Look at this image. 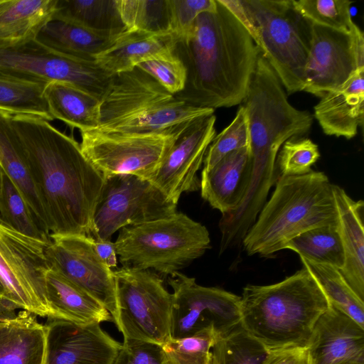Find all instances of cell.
<instances>
[{
  "mask_svg": "<svg viewBox=\"0 0 364 364\" xmlns=\"http://www.w3.org/2000/svg\"><path fill=\"white\" fill-rule=\"evenodd\" d=\"M11 123L48 216L50 234L91 236L92 217L105 185L102 174L73 137L49 122L11 114Z\"/></svg>",
  "mask_w": 364,
  "mask_h": 364,
  "instance_id": "obj_1",
  "label": "cell"
},
{
  "mask_svg": "<svg viewBox=\"0 0 364 364\" xmlns=\"http://www.w3.org/2000/svg\"><path fill=\"white\" fill-rule=\"evenodd\" d=\"M174 54L186 69L183 90L175 97L215 109L242 103L259 50L241 21L219 0L176 37Z\"/></svg>",
  "mask_w": 364,
  "mask_h": 364,
  "instance_id": "obj_2",
  "label": "cell"
},
{
  "mask_svg": "<svg viewBox=\"0 0 364 364\" xmlns=\"http://www.w3.org/2000/svg\"><path fill=\"white\" fill-rule=\"evenodd\" d=\"M250 134L251 180L245 198L235 212L222 215L220 225L231 239L242 240L255 223L268 193L279 178L276 161L282 145L306 134L313 115L288 101L287 92L260 52L246 95Z\"/></svg>",
  "mask_w": 364,
  "mask_h": 364,
  "instance_id": "obj_3",
  "label": "cell"
},
{
  "mask_svg": "<svg viewBox=\"0 0 364 364\" xmlns=\"http://www.w3.org/2000/svg\"><path fill=\"white\" fill-rule=\"evenodd\" d=\"M330 306L303 267L277 283L245 287L240 296V324L268 351L304 346L317 320Z\"/></svg>",
  "mask_w": 364,
  "mask_h": 364,
  "instance_id": "obj_4",
  "label": "cell"
},
{
  "mask_svg": "<svg viewBox=\"0 0 364 364\" xmlns=\"http://www.w3.org/2000/svg\"><path fill=\"white\" fill-rule=\"evenodd\" d=\"M333 184L320 171L279 176L242 240L248 255L269 256L309 230L337 224Z\"/></svg>",
  "mask_w": 364,
  "mask_h": 364,
  "instance_id": "obj_5",
  "label": "cell"
},
{
  "mask_svg": "<svg viewBox=\"0 0 364 364\" xmlns=\"http://www.w3.org/2000/svg\"><path fill=\"white\" fill-rule=\"evenodd\" d=\"M214 110L178 100L148 73L135 67L112 75L100 100L97 129L124 133L162 132L214 114Z\"/></svg>",
  "mask_w": 364,
  "mask_h": 364,
  "instance_id": "obj_6",
  "label": "cell"
},
{
  "mask_svg": "<svg viewBox=\"0 0 364 364\" xmlns=\"http://www.w3.org/2000/svg\"><path fill=\"white\" fill-rule=\"evenodd\" d=\"M247 29L287 94L303 91L312 23L291 0H240Z\"/></svg>",
  "mask_w": 364,
  "mask_h": 364,
  "instance_id": "obj_7",
  "label": "cell"
},
{
  "mask_svg": "<svg viewBox=\"0 0 364 364\" xmlns=\"http://www.w3.org/2000/svg\"><path fill=\"white\" fill-rule=\"evenodd\" d=\"M114 246L123 267L171 275L210 248L207 228L182 213L119 230Z\"/></svg>",
  "mask_w": 364,
  "mask_h": 364,
  "instance_id": "obj_8",
  "label": "cell"
},
{
  "mask_svg": "<svg viewBox=\"0 0 364 364\" xmlns=\"http://www.w3.org/2000/svg\"><path fill=\"white\" fill-rule=\"evenodd\" d=\"M50 241L24 235L0 218V281L6 291L2 314L22 309L50 316L46 287Z\"/></svg>",
  "mask_w": 364,
  "mask_h": 364,
  "instance_id": "obj_9",
  "label": "cell"
},
{
  "mask_svg": "<svg viewBox=\"0 0 364 364\" xmlns=\"http://www.w3.org/2000/svg\"><path fill=\"white\" fill-rule=\"evenodd\" d=\"M112 75L95 61L60 54L36 38L16 43H0V77L48 85L70 84L101 100Z\"/></svg>",
  "mask_w": 364,
  "mask_h": 364,
  "instance_id": "obj_10",
  "label": "cell"
},
{
  "mask_svg": "<svg viewBox=\"0 0 364 364\" xmlns=\"http://www.w3.org/2000/svg\"><path fill=\"white\" fill-rule=\"evenodd\" d=\"M118 318L124 340L163 345L171 338L173 295L149 269L122 267L114 271Z\"/></svg>",
  "mask_w": 364,
  "mask_h": 364,
  "instance_id": "obj_11",
  "label": "cell"
},
{
  "mask_svg": "<svg viewBox=\"0 0 364 364\" xmlns=\"http://www.w3.org/2000/svg\"><path fill=\"white\" fill-rule=\"evenodd\" d=\"M191 122L162 132L146 133L112 132L95 129L80 132V144L85 157L105 178L131 174L148 180Z\"/></svg>",
  "mask_w": 364,
  "mask_h": 364,
  "instance_id": "obj_12",
  "label": "cell"
},
{
  "mask_svg": "<svg viewBox=\"0 0 364 364\" xmlns=\"http://www.w3.org/2000/svg\"><path fill=\"white\" fill-rule=\"evenodd\" d=\"M176 205L147 179L131 174L107 177L92 217L91 236L110 240L122 228L172 215Z\"/></svg>",
  "mask_w": 364,
  "mask_h": 364,
  "instance_id": "obj_13",
  "label": "cell"
},
{
  "mask_svg": "<svg viewBox=\"0 0 364 364\" xmlns=\"http://www.w3.org/2000/svg\"><path fill=\"white\" fill-rule=\"evenodd\" d=\"M173 292L171 336H193L212 328L217 336L240 323V296L217 287L199 285L179 272L168 279Z\"/></svg>",
  "mask_w": 364,
  "mask_h": 364,
  "instance_id": "obj_14",
  "label": "cell"
},
{
  "mask_svg": "<svg viewBox=\"0 0 364 364\" xmlns=\"http://www.w3.org/2000/svg\"><path fill=\"white\" fill-rule=\"evenodd\" d=\"M364 68V36L312 25L303 91L321 98Z\"/></svg>",
  "mask_w": 364,
  "mask_h": 364,
  "instance_id": "obj_15",
  "label": "cell"
},
{
  "mask_svg": "<svg viewBox=\"0 0 364 364\" xmlns=\"http://www.w3.org/2000/svg\"><path fill=\"white\" fill-rule=\"evenodd\" d=\"M46 255L58 272L98 301L116 324L118 318L114 272L99 257L92 236L50 234Z\"/></svg>",
  "mask_w": 364,
  "mask_h": 364,
  "instance_id": "obj_16",
  "label": "cell"
},
{
  "mask_svg": "<svg viewBox=\"0 0 364 364\" xmlns=\"http://www.w3.org/2000/svg\"><path fill=\"white\" fill-rule=\"evenodd\" d=\"M214 114L191 122L148 180L176 204L183 193L200 189L197 176L212 140L216 135Z\"/></svg>",
  "mask_w": 364,
  "mask_h": 364,
  "instance_id": "obj_17",
  "label": "cell"
},
{
  "mask_svg": "<svg viewBox=\"0 0 364 364\" xmlns=\"http://www.w3.org/2000/svg\"><path fill=\"white\" fill-rule=\"evenodd\" d=\"M46 364H112L122 344L100 323L49 319Z\"/></svg>",
  "mask_w": 364,
  "mask_h": 364,
  "instance_id": "obj_18",
  "label": "cell"
},
{
  "mask_svg": "<svg viewBox=\"0 0 364 364\" xmlns=\"http://www.w3.org/2000/svg\"><path fill=\"white\" fill-rule=\"evenodd\" d=\"M306 346L310 364L364 360V328L331 305L317 320Z\"/></svg>",
  "mask_w": 364,
  "mask_h": 364,
  "instance_id": "obj_19",
  "label": "cell"
},
{
  "mask_svg": "<svg viewBox=\"0 0 364 364\" xmlns=\"http://www.w3.org/2000/svg\"><path fill=\"white\" fill-rule=\"evenodd\" d=\"M251 172L250 146L228 154L213 167L203 168L202 198L223 215L235 212L245 198Z\"/></svg>",
  "mask_w": 364,
  "mask_h": 364,
  "instance_id": "obj_20",
  "label": "cell"
},
{
  "mask_svg": "<svg viewBox=\"0 0 364 364\" xmlns=\"http://www.w3.org/2000/svg\"><path fill=\"white\" fill-rule=\"evenodd\" d=\"M313 117L326 135L350 139L364 119V68L357 70L342 86L323 95Z\"/></svg>",
  "mask_w": 364,
  "mask_h": 364,
  "instance_id": "obj_21",
  "label": "cell"
},
{
  "mask_svg": "<svg viewBox=\"0 0 364 364\" xmlns=\"http://www.w3.org/2000/svg\"><path fill=\"white\" fill-rule=\"evenodd\" d=\"M337 211V228L345 262L341 274L364 301V203L353 200L340 186H332Z\"/></svg>",
  "mask_w": 364,
  "mask_h": 364,
  "instance_id": "obj_22",
  "label": "cell"
},
{
  "mask_svg": "<svg viewBox=\"0 0 364 364\" xmlns=\"http://www.w3.org/2000/svg\"><path fill=\"white\" fill-rule=\"evenodd\" d=\"M47 326L21 311L0 316V364H46Z\"/></svg>",
  "mask_w": 364,
  "mask_h": 364,
  "instance_id": "obj_23",
  "label": "cell"
},
{
  "mask_svg": "<svg viewBox=\"0 0 364 364\" xmlns=\"http://www.w3.org/2000/svg\"><path fill=\"white\" fill-rule=\"evenodd\" d=\"M174 34H153L126 30L113 44L99 54L95 62L114 75L129 71L139 63L174 54Z\"/></svg>",
  "mask_w": 364,
  "mask_h": 364,
  "instance_id": "obj_24",
  "label": "cell"
},
{
  "mask_svg": "<svg viewBox=\"0 0 364 364\" xmlns=\"http://www.w3.org/2000/svg\"><path fill=\"white\" fill-rule=\"evenodd\" d=\"M50 308L49 319H60L77 324L113 321L109 311L95 298L58 272L46 275Z\"/></svg>",
  "mask_w": 364,
  "mask_h": 364,
  "instance_id": "obj_25",
  "label": "cell"
},
{
  "mask_svg": "<svg viewBox=\"0 0 364 364\" xmlns=\"http://www.w3.org/2000/svg\"><path fill=\"white\" fill-rule=\"evenodd\" d=\"M0 167L14 183L40 227L50 235L48 216L11 123V114L0 110Z\"/></svg>",
  "mask_w": 364,
  "mask_h": 364,
  "instance_id": "obj_26",
  "label": "cell"
},
{
  "mask_svg": "<svg viewBox=\"0 0 364 364\" xmlns=\"http://www.w3.org/2000/svg\"><path fill=\"white\" fill-rule=\"evenodd\" d=\"M57 0H0V43H16L37 37L50 21Z\"/></svg>",
  "mask_w": 364,
  "mask_h": 364,
  "instance_id": "obj_27",
  "label": "cell"
},
{
  "mask_svg": "<svg viewBox=\"0 0 364 364\" xmlns=\"http://www.w3.org/2000/svg\"><path fill=\"white\" fill-rule=\"evenodd\" d=\"M44 95L54 119L80 132L98 128L100 100L97 98L62 82L48 84Z\"/></svg>",
  "mask_w": 364,
  "mask_h": 364,
  "instance_id": "obj_28",
  "label": "cell"
},
{
  "mask_svg": "<svg viewBox=\"0 0 364 364\" xmlns=\"http://www.w3.org/2000/svg\"><path fill=\"white\" fill-rule=\"evenodd\" d=\"M117 36L99 34L78 26L52 19L39 31L36 38L53 50L79 60L95 61L109 48Z\"/></svg>",
  "mask_w": 364,
  "mask_h": 364,
  "instance_id": "obj_29",
  "label": "cell"
},
{
  "mask_svg": "<svg viewBox=\"0 0 364 364\" xmlns=\"http://www.w3.org/2000/svg\"><path fill=\"white\" fill-rule=\"evenodd\" d=\"M53 19L108 36H119L127 30L116 0H57Z\"/></svg>",
  "mask_w": 364,
  "mask_h": 364,
  "instance_id": "obj_30",
  "label": "cell"
},
{
  "mask_svg": "<svg viewBox=\"0 0 364 364\" xmlns=\"http://www.w3.org/2000/svg\"><path fill=\"white\" fill-rule=\"evenodd\" d=\"M301 260L304 267L323 291L330 304L364 328V301L354 292L340 269L303 258Z\"/></svg>",
  "mask_w": 364,
  "mask_h": 364,
  "instance_id": "obj_31",
  "label": "cell"
},
{
  "mask_svg": "<svg viewBox=\"0 0 364 364\" xmlns=\"http://www.w3.org/2000/svg\"><path fill=\"white\" fill-rule=\"evenodd\" d=\"M300 258L341 269L345 257L337 224L309 230L291 240L285 246Z\"/></svg>",
  "mask_w": 364,
  "mask_h": 364,
  "instance_id": "obj_32",
  "label": "cell"
},
{
  "mask_svg": "<svg viewBox=\"0 0 364 364\" xmlns=\"http://www.w3.org/2000/svg\"><path fill=\"white\" fill-rule=\"evenodd\" d=\"M47 85L0 77V110L54 120L44 95Z\"/></svg>",
  "mask_w": 364,
  "mask_h": 364,
  "instance_id": "obj_33",
  "label": "cell"
},
{
  "mask_svg": "<svg viewBox=\"0 0 364 364\" xmlns=\"http://www.w3.org/2000/svg\"><path fill=\"white\" fill-rule=\"evenodd\" d=\"M116 5L127 31L173 34L168 0H116Z\"/></svg>",
  "mask_w": 364,
  "mask_h": 364,
  "instance_id": "obj_34",
  "label": "cell"
},
{
  "mask_svg": "<svg viewBox=\"0 0 364 364\" xmlns=\"http://www.w3.org/2000/svg\"><path fill=\"white\" fill-rule=\"evenodd\" d=\"M267 353L240 323L216 338L210 364H262Z\"/></svg>",
  "mask_w": 364,
  "mask_h": 364,
  "instance_id": "obj_35",
  "label": "cell"
},
{
  "mask_svg": "<svg viewBox=\"0 0 364 364\" xmlns=\"http://www.w3.org/2000/svg\"><path fill=\"white\" fill-rule=\"evenodd\" d=\"M0 218L24 235L50 240V235L40 227L19 191L2 169L0 175Z\"/></svg>",
  "mask_w": 364,
  "mask_h": 364,
  "instance_id": "obj_36",
  "label": "cell"
},
{
  "mask_svg": "<svg viewBox=\"0 0 364 364\" xmlns=\"http://www.w3.org/2000/svg\"><path fill=\"white\" fill-rule=\"evenodd\" d=\"M294 7L312 24L346 33L360 28L353 22L349 0H291Z\"/></svg>",
  "mask_w": 364,
  "mask_h": 364,
  "instance_id": "obj_37",
  "label": "cell"
},
{
  "mask_svg": "<svg viewBox=\"0 0 364 364\" xmlns=\"http://www.w3.org/2000/svg\"><path fill=\"white\" fill-rule=\"evenodd\" d=\"M217 337L214 330L209 328L191 337L171 338L161 345L166 364H210Z\"/></svg>",
  "mask_w": 364,
  "mask_h": 364,
  "instance_id": "obj_38",
  "label": "cell"
},
{
  "mask_svg": "<svg viewBox=\"0 0 364 364\" xmlns=\"http://www.w3.org/2000/svg\"><path fill=\"white\" fill-rule=\"evenodd\" d=\"M249 146L247 116L240 105L232 122L212 140L203 160V168H210L228 154Z\"/></svg>",
  "mask_w": 364,
  "mask_h": 364,
  "instance_id": "obj_39",
  "label": "cell"
},
{
  "mask_svg": "<svg viewBox=\"0 0 364 364\" xmlns=\"http://www.w3.org/2000/svg\"><path fill=\"white\" fill-rule=\"evenodd\" d=\"M320 157L318 146L308 138H291L281 147L276 166L279 176H298L311 171Z\"/></svg>",
  "mask_w": 364,
  "mask_h": 364,
  "instance_id": "obj_40",
  "label": "cell"
},
{
  "mask_svg": "<svg viewBox=\"0 0 364 364\" xmlns=\"http://www.w3.org/2000/svg\"><path fill=\"white\" fill-rule=\"evenodd\" d=\"M136 67L148 73L173 95L181 92L185 87L186 69L175 54L149 60L139 63Z\"/></svg>",
  "mask_w": 364,
  "mask_h": 364,
  "instance_id": "obj_41",
  "label": "cell"
},
{
  "mask_svg": "<svg viewBox=\"0 0 364 364\" xmlns=\"http://www.w3.org/2000/svg\"><path fill=\"white\" fill-rule=\"evenodd\" d=\"M172 33L179 36L192 25L196 17L205 11H213L217 0H168Z\"/></svg>",
  "mask_w": 364,
  "mask_h": 364,
  "instance_id": "obj_42",
  "label": "cell"
},
{
  "mask_svg": "<svg viewBox=\"0 0 364 364\" xmlns=\"http://www.w3.org/2000/svg\"><path fill=\"white\" fill-rule=\"evenodd\" d=\"M112 364H166L161 345L124 340Z\"/></svg>",
  "mask_w": 364,
  "mask_h": 364,
  "instance_id": "obj_43",
  "label": "cell"
},
{
  "mask_svg": "<svg viewBox=\"0 0 364 364\" xmlns=\"http://www.w3.org/2000/svg\"><path fill=\"white\" fill-rule=\"evenodd\" d=\"M262 364H310L306 346L269 350Z\"/></svg>",
  "mask_w": 364,
  "mask_h": 364,
  "instance_id": "obj_44",
  "label": "cell"
},
{
  "mask_svg": "<svg viewBox=\"0 0 364 364\" xmlns=\"http://www.w3.org/2000/svg\"><path fill=\"white\" fill-rule=\"evenodd\" d=\"M93 238L95 249L102 261L110 268L116 267L117 258L114 243L110 240Z\"/></svg>",
  "mask_w": 364,
  "mask_h": 364,
  "instance_id": "obj_45",
  "label": "cell"
},
{
  "mask_svg": "<svg viewBox=\"0 0 364 364\" xmlns=\"http://www.w3.org/2000/svg\"><path fill=\"white\" fill-rule=\"evenodd\" d=\"M5 289L0 281V314L3 313V309L4 305V299H5Z\"/></svg>",
  "mask_w": 364,
  "mask_h": 364,
  "instance_id": "obj_46",
  "label": "cell"
},
{
  "mask_svg": "<svg viewBox=\"0 0 364 364\" xmlns=\"http://www.w3.org/2000/svg\"><path fill=\"white\" fill-rule=\"evenodd\" d=\"M341 364H364V360H351Z\"/></svg>",
  "mask_w": 364,
  "mask_h": 364,
  "instance_id": "obj_47",
  "label": "cell"
}]
</instances>
